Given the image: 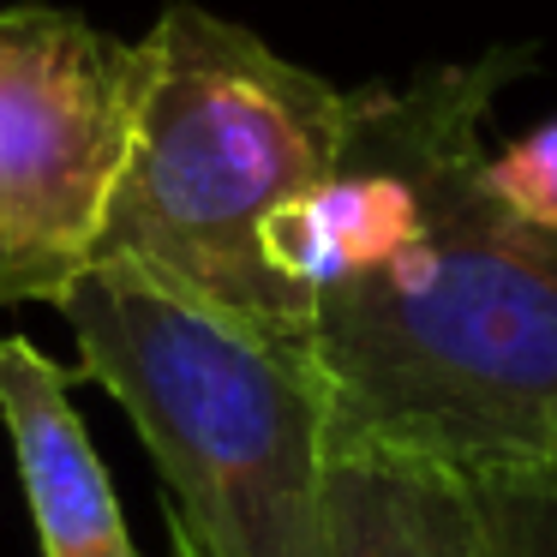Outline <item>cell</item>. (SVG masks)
<instances>
[{
	"label": "cell",
	"instance_id": "277c9868",
	"mask_svg": "<svg viewBox=\"0 0 557 557\" xmlns=\"http://www.w3.org/2000/svg\"><path fill=\"white\" fill-rule=\"evenodd\" d=\"M145 54L66 7L0 13V306H61L97 264Z\"/></svg>",
	"mask_w": 557,
	"mask_h": 557
},
{
	"label": "cell",
	"instance_id": "ba28073f",
	"mask_svg": "<svg viewBox=\"0 0 557 557\" xmlns=\"http://www.w3.org/2000/svg\"><path fill=\"white\" fill-rule=\"evenodd\" d=\"M492 557H557V468L473 473Z\"/></svg>",
	"mask_w": 557,
	"mask_h": 557
},
{
	"label": "cell",
	"instance_id": "6da1fadb",
	"mask_svg": "<svg viewBox=\"0 0 557 557\" xmlns=\"http://www.w3.org/2000/svg\"><path fill=\"white\" fill-rule=\"evenodd\" d=\"M528 49L354 90L425 198V228L384 270L324 288L306 324L336 449L444 461L461 473L557 468V234L485 193V109Z\"/></svg>",
	"mask_w": 557,
	"mask_h": 557
},
{
	"label": "cell",
	"instance_id": "52a82bcc",
	"mask_svg": "<svg viewBox=\"0 0 557 557\" xmlns=\"http://www.w3.org/2000/svg\"><path fill=\"white\" fill-rule=\"evenodd\" d=\"M330 557H492L473 473L389 449H336L324 473Z\"/></svg>",
	"mask_w": 557,
	"mask_h": 557
},
{
	"label": "cell",
	"instance_id": "3957f363",
	"mask_svg": "<svg viewBox=\"0 0 557 557\" xmlns=\"http://www.w3.org/2000/svg\"><path fill=\"white\" fill-rule=\"evenodd\" d=\"M61 312L78 377L145 437L205 557H330V432L306 342L252 330L133 264L97 258Z\"/></svg>",
	"mask_w": 557,
	"mask_h": 557
},
{
	"label": "cell",
	"instance_id": "7a4b0ae2",
	"mask_svg": "<svg viewBox=\"0 0 557 557\" xmlns=\"http://www.w3.org/2000/svg\"><path fill=\"white\" fill-rule=\"evenodd\" d=\"M138 114L97 258L306 342L312 306L270 270L264 222L348 150V90L258 30L174 0L138 42Z\"/></svg>",
	"mask_w": 557,
	"mask_h": 557
},
{
	"label": "cell",
	"instance_id": "9c48e42d",
	"mask_svg": "<svg viewBox=\"0 0 557 557\" xmlns=\"http://www.w3.org/2000/svg\"><path fill=\"white\" fill-rule=\"evenodd\" d=\"M485 193L528 228L557 234V114L533 133L509 138L504 150H485Z\"/></svg>",
	"mask_w": 557,
	"mask_h": 557
},
{
	"label": "cell",
	"instance_id": "30bf717a",
	"mask_svg": "<svg viewBox=\"0 0 557 557\" xmlns=\"http://www.w3.org/2000/svg\"><path fill=\"white\" fill-rule=\"evenodd\" d=\"M169 552H174V557H205V545H198L193 533H186V521H181V516H169Z\"/></svg>",
	"mask_w": 557,
	"mask_h": 557
},
{
	"label": "cell",
	"instance_id": "5b68a950",
	"mask_svg": "<svg viewBox=\"0 0 557 557\" xmlns=\"http://www.w3.org/2000/svg\"><path fill=\"white\" fill-rule=\"evenodd\" d=\"M66 389L73 372H61L30 336H0V425L13 437L42 557H145Z\"/></svg>",
	"mask_w": 557,
	"mask_h": 557
},
{
	"label": "cell",
	"instance_id": "8992f818",
	"mask_svg": "<svg viewBox=\"0 0 557 557\" xmlns=\"http://www.w3.org/2000/svg\"><path fill=\"white\" fill-rule=\"evenodd\" d=\"M420 228H425V198L413 186V174L372 133H360V121L348 109L342 162L264 222V258L312 306L324 288H342L366 270H384L396 252H408L420 240Z\"/></svg>",
	"mask_w": 557,
	"mask_h": 557
}]
</instances>
